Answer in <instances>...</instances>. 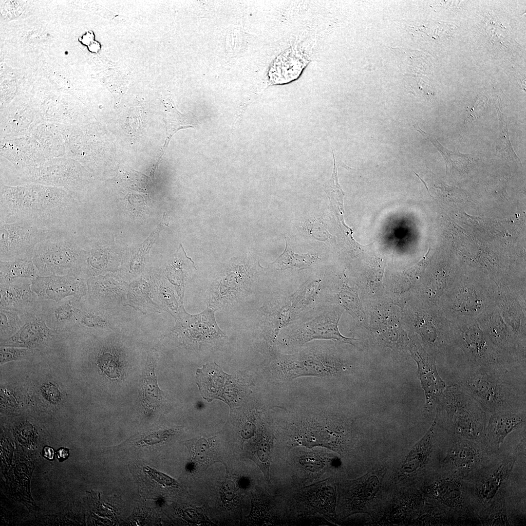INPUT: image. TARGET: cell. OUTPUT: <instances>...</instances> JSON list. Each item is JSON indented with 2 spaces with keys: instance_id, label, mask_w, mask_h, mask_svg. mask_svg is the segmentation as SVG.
Listing matches in <instances>:
<instances>
[{
  "instance_id": "cell-28",
  "label": "cell",
  "mask_w": 526,
  "mask_h": 526,
  "mask_svg": "<svg viewBox=\"0 0 526 526\" xmlns=\"http://www.w3.org/2000/svg\"><path fill=\"white\" fill-rule=\"evenodd\" d=\"M414 128L427 140L430 141L442 155L446 163L447 169L449 167L456 168L458 167H466L470 165L472 159L469 154L460 153L457 150L451 151L444 147L437 140L435 136L423 131L418 124H413Z\"/></svg>"
},
{
  "instance_id": "cell-17",
  "label": "cell",
  "mask_w": 526,
  "mask_h": 526,
  "mask_svg": "<svg viewBox=\"0 0 526 526\" xmlns=\"http://www.w3.org/2000/svg\"><path fill=\"white\" fill-rule=\"evenodd\" d=\"M175 330L196 341H209L225 336L217 325L213 311L207 308L200 314L190 315L183 312L176 319Z\"/></svg>"
},
{
  "instance_id": "cell-22",
  "label": "cell",
  "mask_w": 526,
  "mask_h": 526,
  "mask_svg": "<svg viewBox=\"0 0 526 526\" xmlns=\"http://www.w3.org/2000/svg\"><path fill=\"white\" fill-rule=\"evenodd\" d=\"M156 359L155 353H148L140 392L141 400L147 412L155 411L161 404L163 398V392L159 388L155 375Z\"/></svg>"
},
{
  "instance_id": "cell-40",
  "label": "cell",
  "mask_w": 526,
  "mask_h": 526,
  "mask_svg": "<svg viewBox=\"0 0 526 526\" xmlns=\"http://www.w3.org/2000/svg\"><path fill=\"white\" fill-rule=\"evenodd\" d=\"M479 305V300L472 291H461L457 297L456 307L461 311H476Z\"/></svg>"
},
{
  "instance_id": "cell-24",
  "label": "cell",
  "mask_w": 526,
  "mask_h": 526,
  "mask_svg": "<svg viewBox=\"0 0 526 526\" xmlns=\"http://www.w3.org/2000/svg\"><path fill=\"white\" fill-rule=\"evenodd\" d=\"M165 105V112L164 120L166 125V137L163 148L157 157L155 167H157L163 157L172 136L181 129L197 128L199 123L198 119L192 113L183 114L178 112L170 100L169 99L167 101Z\"/></svg>"
},
{
  "instance_id": "cell-3",
  "label": "cell",
  "mask_w": 526,
  "mask_h": 526,
  "mask_svg": "<svg viewBox=\"0 0 526 526\" xmlns=\"http://www.w3.org/2000/svg\"><path fill=\"white\" fill-rule=\"evenodd\" d=\"M436 409L437 417L453 436L485 445L488 413L458 384L447 386Z\"/></svg>"
},
{
  "instance_id": "cell-9",
  "label": "cell",
  "mask_w": 526,
  "mask_h": 526,
  "mask_svg": "<svg viewBox=\"0 0 526 526\" xmlns=\"http://www.w3.org/2000/svg\"><path fill=\"white\" fill-rule=\"evenodd\" d=\"M40 300L32 308L24 312L25 323L10 338L0 341V346L26 348L35 354L49 350L67 334L49 328L41 313Z\"/></svg>"
},
{
  "instance_id": "cell-27",
  "label": "cell",
  "mask_w": 526,
  "mask_h": 526,
  "mask_svg": "<svg viewBox=\"0 0 526 526\" xmlns=\"http://www.w3.org/2000/svg\"><path fill=\"white\" fill-rule=\"evenodd\" d=\"M188 443L194 467L205 470L214 462V447L211 439L201 437Z\"/></svg>"
},
{
  "instance_id": "cell-33",
  "label": "cell",
  "mask_w": 526,
  "mask_h": 526,
  "mask_svg": "<svg viewBox=\"0 0 526 526\" xmlns=\"http://www.w3.org/2000/svg\"><path fill=\"white\" fill-rule=\"evenodd\" d=\"M24 323V312L0 307V341L12 336Z\"/></svg>"
},
{
  "instance_id": "cell-13",
  "label": "cell",
  "mask_w": 526,
  "mask_h": 526,
  "mask_svg": "<svg viewBox=\"0 0 526 526\" xmlns=\"http://www.w3.org/2000/svg\"><path fill=\"white\" fill-rule=\"evenodd\" d=\"M443 460L449 470L459 476L472 473L481 468L487 461L485 445L453 436Z\"/></svg>"
},
{
  "instance_id": "cell-26",
  "label": "cell",
  "mask_w": 526,
  "mask_h": 526,
  "mask_svg": "<svg viewBox=\"0 0 526 526\" xmlns=\"http://www.w3.org/2000/svg\"><path fill=\"white\" fill-rule=\"evenodd\" d=\"M38 271L31 258L0 261V285L12 282L16 279L36 278Z\"/></svg>"
},
{
  "instance_id": "cell-34",
  "label": "cell",
  "mask_w": 526,
  "mask_h": 526,
  "mask_svg": "<svg viewBox=\"0 0 526 526\" xmlns=\"http://www.w3.org/2000/svg\"><path fill=\"white\" fill-rule=\"evenodd\" d=\"M188 256L184 250L182 244H180L179 248L173 260L169 262L167 266L166 272L169 279L170 281L180 288V291L183 292V289L184 285L183 276V264L186 262L184 261Z\"/></svg>"
},
{
  "instance_id": "cell-7",
  "label": "cell",
  "mask_w": 526,
  "mask_h": 526,
  "mask_svg": "<svg viewBox=\"0 0 526 526\" xmlns=\"http://www.w3.org/2000/svg\"><path fill=\"white\" fill-rule=\"evenodd\" d=\"M0 261L31 258L34 248L42 241L63 230L41 228L24 222L0 224Z\"/></svg>"
},
{
  "instance_id": "cell-36",
  "label": "cell",
  "mask_w": 526,
  "mask_h": 526,
  "mask_svg": "<svg viewBox=\"0 0 526 526\" xmlns=\"http://www.w3.org/2000/svg\"><path fill=\"white\" fill-rule=\"evenodd\" d=\"M165 214L159 225L155 228L150 236L142 244L137 247L133 251V258L132 259V264L134 263L135 264L137 262L142 264L146 258L151 247L157 240L160 232L163 229L166 224L164 222Z\"/></svg>"
},
{
  "instance_id": "cell-12",
  "label": "cell",
  "mask_w": 526,
  "mask_h": 526,
  "mask_svg": "<svg viewBox=\"0 0 526 526\" xmlns=\"http://www.w3.org/2000/svg\"><path fill=\"white\" fill-rule=\"evenodd\" d=\"M290 457L293 479L298 485L319 479L339 464L335 455L322 449L294 450L291 451Z\"/></svg>"
},
{
  "instance_id": "cell-19",
  "label": "cell",
  "mask_w": 526,
  "mask_h": 526,
  "mask_svg": "<svg viewBox=\"0 0 526 526\" xmlns=\"http://www.w3.org/2000/svg\"><path fill=\"white\" fill-rule=\"evenodd\" d=\"M461 345L468 357L470 366L501 365L506 362L493 351L482 331L472 326L467 329L460 337Z\"/></svg>"
},
{
  "instance_id": "cell-6",
  "label": "cell",
  "mask_w": 526,
  "mask_h": 526,
  "mask_svg": "<svg viewBox=\"0 0 526 526\" xmlns=\"http://www.w3.org/2000/svg\"><path fill=\"white\" fill-rule=\"evenodd\" d=\"M273 372L281 381L303 376L329 377L345 370L343 362L321 349H306L279 357L273 364Z\"/></svg>"
},
{
  "instance_id": "cell-37",
  "label": "cell",
  "mask_w": 526,
  "mask_h": 526,
  "mask_svg": "<svg viewBox=\"0 0 526 526\" xmlns=\"http://www.w3.org/2000/svg\"><path fill=\"white\" fill-rule=\"evenodd\" d=\"M238 489L235 482L227 475L220 485L221 498L225 507L234 506L238 499Z\"/></svg>"
},
{
  "instance_id": "cell-25",
  "label": "cell",
  "mask_w": 526,
  "mask_h": 526,
  "mask_svg": "<svg viewBox=\"0 0 526 526\" xmlns=\"http://www.w3.org/2000/svg\"><path fill=\"white\" fill-rule=\"evenodd\" d=\"M437 422L435 416L425 435L412 447L401 465L400 470L402 473L415 472L426 463L431 453Z\"/></svg>"
},
{
  "instance_id": "cell-5",
  "label": "cell",
  "mask_w": 526,
  "mask_h": 526,
  "mask_svg": "<svg viewBox=\"0 0 526 526\" xmlns=\"http://www.w3.org/2000/svg\"><path fill=\"white\" fill-rule=\"evenodd\" d=\"M87 255L76 240L63 230L38 244L32 259L40 276L71 274L86 276Z\"/></svg>"
},
{
  "instance_id": "cell-23",
  "label": "cell",
  "mask_w": 526,
  "mask_h": 526,
  "mask_svg": "<svg viewBox=\"0 0 526 526\" xmlns=\"http://www.w3.org/2000/svg\"><path fill=\"white\" fill-rule=\"evenodd\" d=\"M273 439V435L270 434L264 425H262L259 429L257 436L247 449L246 454L248 458L260 468L268 485L271 484L270 468Z\"/></svg>"
},
{
  "instance_id": "cell-30",
  "label": "cell",
  "mask_w": 526,
  "mask_h": 526,
  "mask_svg": "<svg viewBox=\"0 0 526 526\" xmlns=\"http://www.w3.org/2000/svg\"><path fill=\"white\" fill-rule=\"evenodd\" d=\"M267 497L264 494L257 491L254 493L251 492L252 507L249 518L252 523L257 525L273 524L274 519L271 514L273 507Z\"/></svg>"
},
{
  "instance_id": "cell-15",
  "label": "cell",
  "mask_w": 526,
  "mask_h": 526,
  "mask_svg": "<svg viewBox=\"0 0 526 526\" xmlns=\"http://www.w3.org/2000/svg\"><path fill=\"white\" fill-rule=\"evenodd\" d=\"M81 299L70 296L59 301L40 300V310L48 326L57 332L68 335L79 315Z\"/></svg>"
},
{
  "instance_id": "cell-43",
  "label": "cell",
  "mask_w": 526,
  "mask_h": 526,
  "mask_svg": "<svg viewBox=\"0 0 526 526\" xmlns=\"http://www.w3.org/2000/svg\"><path fill=\"white\" fill-rule=\"evenodd\" d=\"M68 453L69 451L65 450V449H61L57 451V455L59 458H66L68 455Z\"/></svg>"
},
{
  "instance_id": "cell-10",
  "label": "cell",
  "mask_w": 526,
  "mask_h": 526,
  "mask_svg": "<svg viewBox=\"0 0 526 526\" xmlns=\"http://www.w3.org/2000/svg\"><path fill=\"white\" fill-rule=\"evenodd\" d=\"M340 316L336 310L324 312L286 332L281 343L285 347H297L314 339H322L354 345L356 339L345 337L339 331Z\"/></svg>"
},
{
  "instance_id": "cell-38",
  "label": "cell",
  "mask_w": 526,
  "mask_h": 526,
  "mask_svg": "<svg viewBox=\"0 0 526 526\" xmlns=\"http://www.w3.org/2000/svg\"><path fill=\"white\" fill-rule=\"evenodd\" d=\"M33 354L34 353L28 348L0 346V363L2 365L8 362L25 359Z\"/></svg>"
},
{
  "instance_id": "cell-39",
  "label": "cell",
  "mask_w": 526,
  "mask_h": 526,
  "mask_svg": "<svg viewBox=\"0 0 526 526\" xmlns=\"http://www.w3.org/2000/svg\"><path fill=\"white\" fill-rule=\"evenodd\" d=\"M98 366L109 377L116 378L120 376V369L116 357L108 352L102 353L98 357Z\"/></svg>"
},
{
  "instance_id": "cell-14",
  "label": "cell",
  "mask_w": 526,
  "mask_h": 526,
  "mask_svg": "<svg viewBox=\"0 0 526 526\" xmlns=\"http://www.w3.org/2000/svg\"><path fill=\"white\" fill-rule=\"evenodd\" d=\"M411 352L417 363L418 376L425 392V410L430 412L436 407L447 385L438 374L434 356L413 343L411 344Z\"/></svg>"
},
{
  "instance_id": "cell-2",
  "label": "cell",
  "mask_w": 526,
  "mask_h": 526,
  "mask_svg": "<svg viewBox=\"0 0 526 526\" xmlns=\"http://www.w3.org/2000/svg\"><path fill=\"white\" fill-rule=\"evenodd\" d=\"M489 414L526 410L525 389H521L501 365L470 366L457 383Z\"/></svg>"
},
{
  "instance_id": "cell-31",
  "label": "cell",
  "mask_w": 526,
  "mask_h": 526,
  "mask_svg": "<svg viewBox=\"0 0 526 526\" xmlns=\"http://www.w3.org/2000/svg\"><path fill=\"white\" fill-rule=\"evenodd\" d=\"M319 259L315 254L299 255L295 253L286 244L284 252L274 262L278 269L306 268Z\"/></svg>"
},
{
  "instance_id": "cell-35",
  "label": "cell",
  "mask_w": 526,
  "mask_h": 526,
  "mask_svg": "<svg viewBox=\"0 0 526 526\" xmlns=\"http://www.w3.org/2000/svg\"><path fill=\"white\" fill-rule=\"evenodd\" d=\"M500 126V134L499 141L496 146V150L506 159L518 160L521 161L516 154L510 141L507 121L503 119V115L501 112H498Z\"/></svg>"
},
{
  "instance_id": "cell-20",
  "label": "cell",
  "mask_w": 526,
  "mask_h": 526,
  "mask_svg": "<svg viewBox=\"0 0 526 526\" xmlns=\"http://www.w3.org/2000/svg\"><path fill=\"white\" fill-rule=\"evenodd\" d=\"M0 307L21 312L34 306L39 300L31 288L29 279L21 278L0 285Z\"/></svg>"
},
{
  "instance_id": "cell-16",
  "label": "cell",
  "mask_w": 526,
  "mask_h": 526,
  "mask_svg": "<svg viewBox=\"0 0 526 526\" xmlns=\"http://www.w3.org/2000/svg\"><path fill=\"white\" fill-rule=\"evenodd\" d=\"M516 457L511 456L504 459L478 479L474 485V493L485 509L501 493V489L512 471Z\"/></svg>"
},
{
  "instance_id": "cell-42",
  "label": "cell",
  "mask_w": 526,
  "mask_h": 526,
  "mask_svg": "<svg viewBox=\"0 0 526 526\" xmlns=\"http://www.w3.org/2000/svg\"><path fill=\"white\" fill-rule=\"evenodd\" d=\"M44 456L46 457H47V458H49L50 459H52L53 458L54 452V451H53V449H52L51 448L49 447H46L44 448Z\"/></svg>"
},
{
  "instance_id": "cell-29",
  "label": "cell",
  "mask_w": 526,
  "mask_h": 526,
  "mask_svg": "<svg viewBox=\"0 0 526 526\" xmlns=\"http://www.w3.org/2000/svg\"><path fill=\"white\" fill-rule=\"evenodd\" d=\"M337 299L339 304L354 318L359 321L364 319V313L357 289L350 287L344 280L339 286Z\"/></svg>"
},
{
  "instance_id": "cell-32",
  "label": "cell",
  "mask_w": 526,
  "mask_h": 526,
  "mask_svg": "<svg viewBox=\"0 0 526 526\" xmlns=\"http://www.w3.org/2000/svg\"><path fill=\"white\" fill-rule=\"evenodd\" d=\"M482 523L486 526L509 525L505 500L500 493L492 502L484 509Z\"/></svg>"
},
{
  "instance_id": "cell-21",
  "label": "cell",
  "mask_w": 526,
  "mask_h": 526,
  "mask_svg": "<svg viewBox=\"0 0 526 526\" xmlns=\"http://www.w3.org/2000/svg\"><path fill=\"white\" fill-rule=\"evenodd\" d=\"M430 491L450 510L462 513L468 507L466 486L460 476L452 474L441 479L431 486Z\"/></svg>"
},
{
  "instance_id": "cell-41",
  "label": "cell",
  "mask_w": 526,
  "mask_h": 526,
  "mask_svg": "<svg viewBox=\"0 0 526 526\" xmlns=\"http://www.w3.org/2000/svg\"><path fill=\"white\" fill-rule=\"evenodd\" d=\"M144 471L149 474L152 479L159 484L165 486L178 488L179 484L174 478L168 475L156 470L149 466L144 467Z\"/></svg>"
},
{
  "instance_id": "cell-4",
  "label": "cell",
  "mask_w": 526,
  "mask_h": 526,
  "mask_svg": "<svg viewBox=\"0 0 526 526\" xmlns=\"http://www.w3.org/2000/svg\"><path fill=\"white\" fill-rule=\"evenodd\" d=\"M283 430L289 448L319 446L339 452L348 435L342 421L324 412L294 413L284 422Z\"/></svg>"
},
{
  "instance_id": "cell-11",
  "label": "cell",
  "mask_w": 526,
  "mask_h": 526,
  "mask_svg": "<svg viewBox=\"0 0 526 526\" xmlns=\"http://www.w3.org/2000/svg\"><path fill=\"white\" fill-rule=\"evenodd\" d=\"M85 275L38 276L31 280V288L39 300L59 301L70 296L82 299L87 294Z\"/></svg>"
},
{
  "instance_id": "cell-18",
  "label": "cell",
  "mask_w": 526,
  "mask_h": 526,
  "mask_svg": "<svg viewBox=\"0 0 526 526\" xmlns=\"http://www.w3.org/2000/svg\"><path fill=\"white\" fill-rule=\"evenodd\" d=\"M489 414L485 433L487 449L499 448L510 433L526 423V410H506Z\"/></svg>"
},
{
  "instance_id": "cell-8",
  "label": "cell",
  "mask_w": 526,
  "mask_h": 526,
  "mask_svg": "<svg viewBox=\"0 0 526 526\" xmlns=\"http://www.w3.org/2000/svg\"><path fill=\"white\" fill-rule=\"evenodd\" d=\"M337 486L328 478L296 489L290 496L289 505L297 516L319 514L334 522L337 519Z\"/></svg>"
},
{
  "instance_id": "cell-1",
  "label": "cell",
  "mask_w": 526,
  "mask_h": 526,
  "mask_svg": "<svg viewBox=\"0 0 526 526\" xmlns=\"http://www.w3.org/2000/svg\"><path fill=\"white\" fill-rule=\"evenodd\" d=\"M0 221L24 222L41 228L62 230L76 215L79 202L65 188L27 185L1 186Z\"/></svg>"
}]
</instances>
